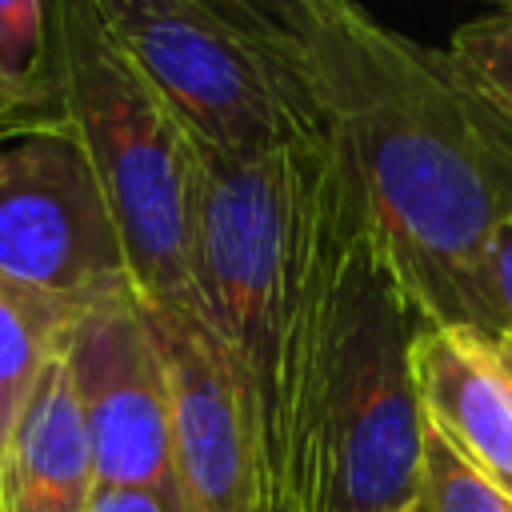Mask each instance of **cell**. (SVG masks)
<instances>
[{
  "label": "cell",
  "instance_id": "6da1fadb",
  "mask_svg": "<svg viewBox=\"0 0 512 512\" xmlns=\"http://www.w3.org/2000/svg\"><path fill=\"white\" fill-rule=\"evenodd\" d=\"M428 328L496 340L488 248L512 220V128L428 48L344 0L260 4Z\"/></svg>",
  "mask_w": 512,
  "mask_h": 512
},
{
  "label": "cell",
  "instance_id": "7a4b0ae2",
  "mask_svg": "<svg viewBox=\"0 0 512 512\" xmlns=\"http://www.w3.org/2000/svg\"><path fill=\"white\" fill-rule=\"evenodd\" d=\"M416 312L344 156L308 140V248L264 424V512L412 508L424 416Z\"/></svg>",
  "mask_w": 512,
  "mask_h": 512
},
{
  "label": "cell",
  "instance_id": "3957f363",
  "mask_svg": "<svg viewBox=\"0 0 512 512\" xmlns=\"http://www.w3.org/2000/svg\"><path fill=\"white\" fill-rule=\"evenodd\" d=\"M52 68L60 108L112 212L136 296L152 308H196L188 268L196 144L108 36L96 0L52 4Z\"/></svg>",
  "mask_w": 512,
  "mask_h": 512
},
{
  "label": "cell",
  "instance_id": "277c9868",
  "mask_svg": "<svg viewBox=\"0 0 512 512\" xmlns=\"http://www.w3.org/2000/svg\"><path fill=\"white\" fill-rule=\"evenodd\" d=\"M96 12L200 152L252 160L316 140L260 4L96 0Z\"/></svg>",
  "mask_w": 512,
  "mask_h": 512
},
{
  "label": "cell",
  "instance_id": "5b68a950",
  "mask_svg": "<svg viewBox=\"0 0 512 512\" xmlns=\"http://www.w3.org/2000/svg\"><path fill=\"white\" fill-rule=\"evenodd\" d=\"M308 248V140L252 160L196 148L188 208L192 304L256 400L260 448L272 408L276 344Z\"/></svg>",
  "mask_w": 512,
  "mask_h": 512
},
{
  "label": "cell",
  "instance_id": "8992f818",
  "mask_svg": "<svg viewBox=\"0 0 512 512\" xmlns=\"http://www.w3.org/2000/svg\"><path fill=\"white\" fill-rule=\"evenodd\" d=\"M0 280L60 300L128 280L112 212L64 108L0 120Z\"/></svg>",
  "mask_w": 512,
  "mask_h": 512
},
{
  "label": "cell",
  "instance_id": "52a82bcc",
  "mask_svg": "<svg viewBox=\"0 0 512 512\" xmlns=\"http://www.w3.org/2000/svg\"><path fill=\"white\" fill-rule=\"evenodd\" d=\"M64 364L88 428L96 480L140 488L176 508L168 384L148 312L128 280L88 296L68 328Z\"/></svg>",
  "mask_w": 512,
  "mask_h": 512
},
{
  "label": "cell",
  "instance_id": "ba28073f",
  "mask_svg": "<svg viewBox=\"0 0 512 512\" xmlns=\"http://www.w3.org/2000/svg\"><path fill=\"white\" fill-rule=\"evenodd\" d=\"M144 304V300H140ZM168 384V440L180 512H264V448L240 364L196 308L144 304Z\"/></svg>",
  "mask_w": 512,
  "mask_h": 512
},
{
  "label": "cell",
  "instance_id": "9c48e42d",
  "mask_svg": "<svg viewBox=\"0 0 512 512\" xmlns=\"http://www.w3.org/2000/svg\"><path fill=\"white\" fill-rule=\"evenodd\" d=\"M412 380L424 424L512 500V376L488 336L420 328Z\"/></svg>",
  "mask_w": 512,
  "mask_h": 512
},
{
  "label": "cell",
  "instance_id": "30bf717a",
  "mask_svg": "<svg viewBox=\"0 0 512 512\" xmlns=\"http://www.w3.org/2000/svg\"><path fill=\"white\" fill-rule=\"evenodd\" d=\"M4 512H88L100 488L80 400L64 356H56L8 440L0 460Z\"/></svg>",
  "mask_w": 512,
  "mask_h": 512
},
{
  "label": "cell",
  "instance_id": "8fae6325",
  "mask_svg": "<svg viewBox=\"0 0 512 512\" xmlns=\"http://www.w3.org/2000/svg\"><path fill=\"white\" fill-rule=\"evenodd\" d=\"M80 304L0 280V460L40 372L64 356Z\"/></svg>",
  "mask_w": 512,
  "mask_h": 512
},
{
  "label": "cell",
  "instance_id": "7c38bea8",
  "mask_svg": "<svg viewBox=\"0 0 512 512\" xmlns=\"http://www.w3.org/2000/svg\"><path fill=\"white\" fill-rule=\"evenodd\" d=\"M444 52L460 80L512 128V4L464 20Z\"/></svg>",
  "mask_w": 512,
  "mask_h": 512
},
{
  "label": "cell",
  "instance_id": "4fadbf2b",
  "mask_svg": "<svg viewBox=\"0 0 512 512\" xmlns=\"http://www.w3.org/2000/svg\"><path fill=\"white\" fill-rule=\"evenodd\" d=\"M412 512H512V500L424 424Z\"/></svg>",
  "mask_w": 512,
  "mask_h": 512
},
{
  "label": "cell",
  "instance_id": "5bb4252c",
  "mask_svg": "<svg viewBox=\"0 0 512 512\" xmlns=\"http://www.w3.org/2000/svg\"><path fill=\"white\" fill-rule=\"evenodd\" d=\"M488 300L496 316V340H512V220H504L488 248Z\"/></svg>",
  "mask_w": 512,
  "mask_h": 512
},
{
  "label": "cell",
  "instance_id": "9a60e30c",
  "mask_svg": "<svg viewBox=\"0 0 512 512\" xmlns=\"http://www.w3.org/2000/svg\"><path fill=\"white\" fill-rule=\"evenodd\" d=\"M88 512H172V508L160 496H152V492H140V488H104L100 484Z\"/></svg>",
  "mask_w": 512,
  "mask_h": 512
},
{
  "label": "cell",
  "instance_id": "2e32d148",
  "mask_svg": "<svg viewBox=\"0 0 512 512\" xmlns=\"http://www.w3.org/2000/svg\"><path fill=\"white\" fill-rule=\"evenodd\" d=\"M492 348H496V356H500V364H504V372L512 376V340H492Z\"/></svg>",
  "mask_w": 512,
  "mask_h": 512
},
{
  "label": "cell",
  "instance_id": "e0dca14e",
  "mask_svg": "<svg viewBox=\"0 0 512 512\" xmlns=\"http://www.w3.org/2000/svg\"><path fill=\"white\" fill-rule=\"evenodd\" d=\"M0 512H4V488H0Z\"/></svg>",
  "mask_w": 512,
  "mask_h": 512
},
{
  "label": "cell",
  "instance_id": "ac0fdd59",
  "mask_svg": "<svg viewBox=\"0 0 512 512\" xmlns=\"http://www.w3.org/2000/svg\"><path fill=\"white\" fill-rule=\"evenodd\" d=\"M0 120H8V112H4V104H0Z\"/></svg>",
  "mask_w": 512,
  "mask_h": 512
},
{
  "label": "cell",
  "instance_id": "d6986e66",
  "mask_svg": "<svg viewBox=\"0 0 512 512\" xmlns=\"http://www.w3.org/2000/svg\"><path fill=\"white\" fill-rule=\"evenodd\" d=\"M400 512H412V508H400Z\"/></svg>",
  "mask_w": 512,
  "mask_h": 512
}]
</instances>
